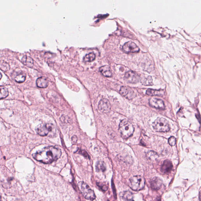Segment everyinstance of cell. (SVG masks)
I'll use <instances>...</instances> for the list:
<instances>
[{"mask_svg":"<svg viewBox=\"0 0 201 201\" xmlns=\"http://www.w3.org/2000/svg\"><path fill=\"white\" fill-rule=\"evenodd\" d=\"M106 165L104 161H99L97 163L96 170L97 172H104L106 171Z\"/></svg>","mask_w":201,"mask_h":201,"instance_id":"cell-20","label":"cell"},{"mask_svg":"<svg viewBox=\"0 0 201 201\" xmlns=\"http://www.w3.org/2000/svg\"><path fill=\"white\" fill-rule=\"evenodd\" d=\"M97 185L104 191H106L108 189L107 185L105 183H97Z\"/></svg>","mask_w":201,"mask_h":201,"instance_id":"cell-24","label":"cell"},{"mask_svg":"<svg viewBox=\"0 0 201 201\" xmlns=\"http://www.w3.org/2000/svg\"><path fill=\"white\" fill-rule=\"evenodd\" d=\"M149 105L156 109L164 110L165 108L164 102L162 100L152 98L149 100Z\"/></svg>","mask_w":201,"mask_h":201,"instance_id":"cell-10","label":"cell"},{"mask_svg":"<svg viewBox=\"0 0 201 201\" xmlns=\"http://www.w3.org/2000/svg\"><path fill=\"white\" fill-rule=\"evenodd\" d=\"M95 58V54L93 52L90 53L85 56L83 58L84 62H91L94 61Z\"/></svg>","mask_w":201,"mask_h":201,"instance_id":"cell-21","label":"cell"},{"mask_svg":"<svg viewBox=\"0 0 201 201\" xmlns=\"http://www.w3.org/2000/svg\"><path fill=\"white\" fill-rule=\"evenodd\" d=\"M155 201H161V199H160V198H157V199Z\"/></svg>","mask_w":201,"mask_h":201,"instance_id":"cell-28","label":"cell"},{"mask_svg":"<svg viewBox=\"0 0 201 201\" xmlns=\"http://www.w3.org/2000/svg\"><path fill=\"white\" fill-rule=\"evenodd\" d=\"M62 154L61 150L53 146L46 147L32 155L34 159L44 164H50L56 161Z\"/></svg>","mask_w":201,"mask_h":201,"instance_id":"cell-1","label":"cell"},{"mask_svg":"<svg viewBox=\"0 0 201 201\" xmlns=\"http://www.w3.org/2000/svg\"><path fill=\"white\" fill-rule=\"evenodd\" d=\"M200 198L201 199V191L200 192Z\"/></svg>","mask_w":201,"mask_h":201,"instance_id":"cell-29","label":"cell"},{"mask_svg":"<svg viewBox=\"0 0 201 201\" xmlns=\"http://www.w3.org/2000/svg\"><path fill=\"white\" fill-rule=\"evenodd\" d=\"M22 62L26 66L28 67H32L34 65V61L30 57L24 56L22 59Z\"/></svg>","mask_w":201,"mask_h":201,"instance_id":"cell-17","label":"cell"},{"mask_svg":"<svg viewBox=\"0 0 201 201\" xmlns=\"http://www.w3.org/2000/svg\"><path fill=\"white\" fill-rule=\"evenodd\" d=\"M49 81L45 77H40L36 80V84L40 88H46L48 86Z\"/></svg>","mask_w":201,"mask_h":201,"instance_id":"cell-14","label":"cell"},{"mask_svg":"<svg viewBox=\"0 0 201 201\" xmlns=\"http://www.w3.org/2000/svg\"><path fill=\"white\" fill-rule=\"evenodd\" d=\"M55 128L52 124H42L36 128L37 133L42 137H45L48 134L54 135L55 134Z\"/></svg>","mask_w":201,"mask_h":201,"instance_id":"cell-6","label":"cell"},{"mask_svg":"<svg viewBox=\"0 0 201 201\" xmlns=\"http://www.w3.org/2000/svg\"><path fill=\"white\" fill-rule=\"evenodd\" d=\"M150 183L152 189L154 190L160 189L162 186V180L160 178L157 177H155L151 179Z\"/></svg>","mask_w":201,"mask_h":201,"instance_id":"cell-12","label":"cell"},{"mask_svg":"<svg viewBox=\"0 0 201 201\" xmlns=\"http://www.w3.org/2000/svg\"></svg>","mask_w":201,"mask_h":201,"instance_id":"cell-31","label":"cell"},{"mask_svg":"<svg viewBox=\"0 0 201 201\" xmlns=\"http://www.w3.org/2000/svg\"><path fill=\"white\" fill-rule=\"evenodd\" d=\"M79 153L80 154L82 155L85 157V158H90V157L88 153H87L86 151H85L84 150H80L79 151H78Z\"/></svg>","mask_w":201,"mask_h":201,"instance_id":"cell-27","label":"cell"},{"mask_svg":"<svg viewBox=\"0 0 201 201\" xmlns=\"http://www.w3.org/2000/svg\"><path fill=\"white\" fill-rule=\"evenodd\" d=\"M154 129L158 132H166L169 131L170 127L168 121L162 117H158L154 122Z\"/></svg>","mask_w":201,"mask_h":201,"instance_id":"cell-3","label":"cell"},{"mask_svg":"<svg viewBox=\"0 0 201 201\" xmlns=\"http://www.w3.org/2000/svg\"><path fill=\"white\" fill-rule=\"evenodd\" d=\"M141 82L144 85L151 86L153 85L152 79L150 76L143 77L141 78Z\"/></svg>","mask_w":201,"mask_h":201,"instance_id":"cell-19","label":"cell"},{"mask_svg":"<svg viewBox=\"0 0 201 201\" xmlns=\"http://www.w3.org/2000/svg\"><path fill=\"white\" fill-rule=\"evenodd\" d=\"M134 130L133 125L131 122L127 119L122 120L119 124V131L121 137L124 139H127L131 137Z\"/></svg>","mask_w":201,"mask_h":201,"instance_id":"cell-2","label":"cell"},{"mask_svg":"<svg viewBox=\"0 0 201 201\" xmlns=\"http://www.w3.org/2000/svg\"><path fill=\"white\" fill-rule=\"evenodd\" d=\"M1 64H2L1 65V70L6 71H7L9 69V66L6 62H5V63H1Z\"/></svg>","mask_w":201,"mask_h":201,"instance_id":"cell-26","label":"cell"},{"mask_svg":"<svg viewBox=\"0 0 201 201\" xmlns=\"http://www.w3.org/2000/svg\"><path fill=\"white\" fill-rule=\"evenodd\" d=\"M168 142L169 144L171 146H174L175 145L176 143V139L175 137H170L168 140Z\"/></svg>","mask_w":201,"mask_h":201,"instance_id":"cell-25","label":"cell"},{"mask_svg":"<svg viewBox=\"0 0 201 201\" xmlns=\"http://www.w3.org/2000/svg\"><path fill=\"white\" fill-rule=\"evenodd\" d=\"M119 93L128 99H132L136 96V94L132 89L128 87L122 86L119 91Z\"/></svg>","mask_w":201,"mask_h":201,"instance_id":"cell-9","label":"cell"},{"mask_svg":"<svg viewBox=\"0 0 201 201\" xmlns=\"http://www.w3.org/2000/svg\"><path fill=\"white\" fill-rule=\"evenodd\" d=\"M164 91L162 90H154L152 89H148L146 91V94L150 96H157L162 97L164 95Z\"/></svg>","mask_w":201,"mask_h":201,"instance_id":"cell-15","label":"cell"},{"mask_svg":"<svg viewBox=\"0 0 201 201\" xmlns=\"http://www.w3.org/2000/svg\"><path fill=\"white\" fill-rule=\"evenodd\" d=\"M173 168L172 162L170 160H166L163 162L161 167V172L164 173H169Z\"/></svg>","mask_w":201,"mask_h":201,"instance_id":"cell-13","label":"cell"},{"mask_svg":"<svg viewBox=\"0 0 201 201\" xmlns=\"http://www.w3.org/2000/svg\"><path fill=\"white\" fill-rule=\"evenodd\" d=\"M140 76L137 72L129 70L126 72L125 74V79L128 83H137L140 80Z\"/></svg>","mask_w":201,"mask_h":201,"instance_id":"cell-7","label":"cell"},{"mask_svg":"<svg viewBox=\"0 0 201 201\" xmlns=\"http://www.w3.org/2000/svg\"><path fill=\"white\" fill-rule=\"evenodd\" d=\"M78 187L84 197L87 200L93 201L95 199V196L94 191L91 189L88 185L84 182H80L78 183Z\"/></svg>","mask_w":201,"mask_h":201,"instance_id":"cell-5","label":"cell"},{"mask_svg":"<svg viewBox=\"0 0 201 201\" xmlns=\"http://www.w3.org/2000/svg\"><path fill=\"white\" fill-rule=\"evenodd\" d=\"M145 185L144 178L141 176H135L130 179L129 182L130 187L134 191H140L143 188Z\"/></svg>","mask_w":201,"mask_h":201,"instance_id":"cell-4","label":"cell"},{"mask_svg":"<svg viewBox=\"0 0 201 201\" xmlns=\"http://www.w3.org/2000/svg\"><path fill=\"white\" fill-rule=\"evenodd\" d=\"M1 79L2 77V73H1Z\"/></svg>","mask_w":201,"mask_h":201,"instance_id":"cell-30","label":"cell"},{"mask_svg":"<svg viewBox=\"0 0 201 201\" xmlns=\"http://www.w3.org/2000/svg\"><path fill=\"white\" fill-rule=\"evenodd\" d=\"M123 50L126 53H134L139 52V48L134 43L128 41L123 45Z\"/></svg>","mask_w":201,"mask_h":201,"instance_id":"cell-8","label":"cell"},{"mask_svg":"<svg viewBox=\"0 0 201 201\" xmlns=\"http://www.w3.org/2000/svg\"><path fill=\"white\" fill-rule=\"evenodd\" d=\"M98 108L102 113H109L111 109V105L109 101L106 99H103L101 100L99 104Z\"/></svg>","mask_w":201,"mask_h":201,"instance_id":"cell-11","label":"cell"},{"mask_svg":"<svg viewBox=\"0 0 201 201\" xmlns=\"http://www.w3.org/2000/svg\"><path fill=\"white\" fill-rule=\"evenodd\" d=\"M8 91L7 89L5 87L1 86V93H0V97L1 99L5 98L8 95Z\"/></svg>","mask_w":201,"mask_h":201,"instance_id":"cell-23","label":"cell"},{"mask_svg":"<svg viewBox=\"0 0 201 201\" xmlns=\"http://www.w3.org/2000/svg\"><path fill=\"white\" fill-rule=\"evenodd\" d=\"M99 71L103 75L106 77H110L112 76L111 70L108 66L104 65L100 67L99 68Z\"/></svg>","mask_w":201,"mask_h":201,"instance_id":"cell-16","label":"cell"},{"mask_svg":"<svg viewBox=\"0 0 201 201\" xmlns=\"http://www.w3.org/2000/svg\"><path fill=\"white\" fill-rule=\"evenodd\" d=\"M26 78V74L23 73H20L15 77V80L17 83H22L25 81Z\"/></svg>","mask_w":201,"mask_h":201,"instance_id":"cell-22","label":"cell"},{"mask_svg":"<svg viewBox=\"0 0 201 201\" xmlns=\"http://www.w3.org/2000/svg\"><path fill=\"white\" fill-rule=\"evenodd\" d=\"M120 196L125 201H130L133 198V194L129 191H126L121 193Z\"/></svg>","mask_w":201,"mask_h":201,"instance_id":"cell-18","label":"cell"}]
</instances>
